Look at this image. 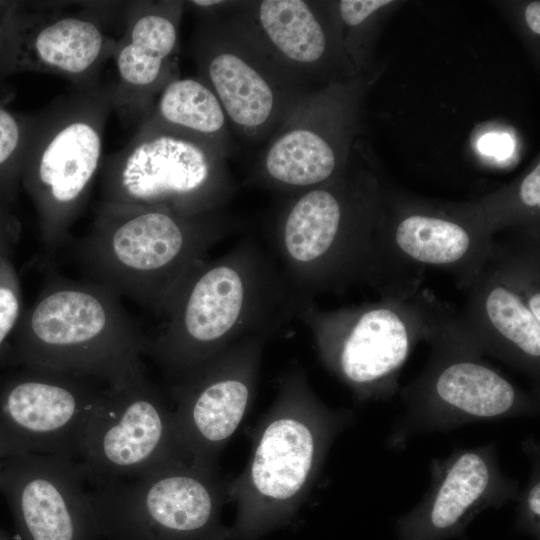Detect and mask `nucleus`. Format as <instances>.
Masks as SVG:
<instances>
[{
    "instance_id": "obj_1",
    "label": "nucleus",
    "mask_w": 540,
    "mask_h": 540,
    "mask_svg": "<svg viewBox=\"0 0 540 540\" xmlns=\"http://www.w3.org/2000/svg\"><path fill=\"white\" fill-rule=\"evenodd\" d=\"M300 297L268 247L245 236L224 255L199 262L165 300L143 354L167 381L244 337L273 335L296 317Z\"/></svg>"
},
{
    "instance_id": "obj_2",
    "label": "nucleus",
    "mask_w": 540,
    "mask_h": 540,
    "mask_svg": "<svg viewBox=\"0 0 540 540\" xmlns=\"http://www.w3.org/2000/svg\"><path fill=\"white\" fill-rule=\"evenodd\" d=\"M351 417L324 405L301 367L281 375L272 405L252 431L248 463L227 484V502L236 506L230 540H257L293 520Z\"/></svg>"
},
{
    "instance_id": "obj_3",
    "label": "nucleus",
    "mask_w": 540,
    "mask_h": 540,
    "mask_svg": "<svg viewBox=\"0 0 540 540\" xmlns=\"http://www.w3.org/2000/svg\"><path fill=\"white\" fill-rule=\"evenodd\" d=\"M222 209L184 215L99 202L75 259L86 279L158 316L165 300L209 250L241 229Z\"/></svg>"
},
{
    "instance_id": "obj_4",
    "label": "nucleus",
    "mask_w": 540,
    "mask_h": 540,
    "mask_svg": "<svg viewBox=\"0 0 540 540\" xmlns=\"http://www.w3.org/2000/svg\"><path fill=\"white\" fill-rule=\"evenodd\" d=\"M121 297L90 280L55 277L24 309L8 364L117 385L144 371L145 334Z\"/></svg>"
},
{
    "instance_id": "obj_5",
    "label": "nucleus",
    "mask_w": 540,
    "mask_h": 540,
    "mask_svg": "<svg viewBox=\"0 0 540 540\" xmlns=\"http://www.w3.org/2000/svg\"><path fill=\"white\" fill-rule=\"evenodd\" d=\"M114 111L111 84L73 87L32 114L21 184L49 252L68 238L99 176L105 127Z\"/></svg>"
},
{
    "instance_id": "obj_6",
    "label": "nucleus",
    "mask_w": 540,
    "mask_h": 540,
    "mask_svg": "<svg viewBox=\"0 0 540 540\" xmlns=\"http://www.w3.org/2000/svg\"><path fill=\"white\" fill-rule=\"evenodd\" d=\"M227 157L209 140L142 120L123 148L103 157L100 201L184 215L222 209L233 193Z\"/></svg>"
},
{
    "instance_id": "obj_7",
    "label": "nucleus",
    "mask_w": 540,
    "mask_h": 540,
    "mask_svg": "<svg viewBox=\"0 0 540 540\" xmlns=\"http://www.w3.org/2000/svg\"><path fill=\"white\" fill-rule=\"evenodd\" d=\"M228 480L188 460L89 488L105 540H230L221 522Z\"/></svg>"
},
{
    "instance_id": "obj_8",
    "label": "nucleus",
    "mask_w": 540,
    "mask_h": 540,
    "mask_svg": "<svg viewBox=\"0 0 540 540\" xmlns=\"http://www.w3.org/2000/svg\"><path fill=\"white\" fill-rule=\"evenodd\" d=\"M232 2L215 15H197L191 55L231 133L248 144L266 143L306 93L228 12Z\"/></svg>"
},
{
    "instance_id": "obj_9",
    "label": "nucleus",
    "mask_w": 540,
    "mask_h": 540,
    "mask_svg": "<svg viewBox=\"0 0 540 540\" xmlns=\"http://www.w3.org/2000/svg\"><path fill=\"white\" fill-rule=\"evenodd\" d=\"M189 460L166 392L144 371L108 386L84 431L76 461L92 486L141 476Z\"/></svg>"
},
{
    "instance_id": "obj_10",
    "label": "nucleus",
    "mask_w": 540,
    "mask_h": 540,
    "mask_svg": "<svg viewBox=\"0 0 540 540\" xmlns=\"http://www.w3.org/2000/svg\"><path fill=\"white\" fill-rule=\"evenodd\" d=\"M127 2L18 1L0 59V76L41 72L65 78L73 87L99 85L118 37L110 33Z\"/></svg>"
},
{
    "instance_id": "obj_11",
    "label": "nucleus",
    "mask_w": 540,
    "mask_h": 540,
    "mask_svg": "<svg viewBox=\"0 0 540 540\" xmlns=\"http://www.w3.org/2000/svg\"><path fill=\"white\" fill-rule=\"evenodd\" d=\"M269 333L242 338L167 381L175 429L189 460L216 469L254 400Z\"/></svg>"
},
{
    "instance_id": "obj_12",
    "label": "nucleus",
    "mask_w": 540,
    "mask_h": 540,
    "mask_svg": "<svg viewBox=\"0 0 540 540\" xmlns=\"http://www.w3.org/2000/svg\"><path fill=\"white\" fill-rule=\"evenodd\" d=\"M0 374V449L76 460L87 423L108 385L61 371L19 366Z\"/></svg>"
},
{
    "instance_id": "obj_13",
    "label": "nucleus",
    "mask_w": 540,
    "mask_h": 540,
    "mask_svg": "<svg viewBox=\"0 0 540 540\" xmlns=\"http://www.w3.org/2000/svg\"><path fill=\"white\" fill-rule=\"evenodd\" d=\"M86 484L71 458L22 454L0 461V492L18 540H100Z\"/></svg>"
},
{
    "instance_id": "obj_14",
    "label": "nucleus",
    "mask_w": 540,
    "mask_h": 540,
    "mask_svg": "<svg viewBox=\"0 0 540 540\" xmlns=\"http://www.w3.org/2000/svg\"><path fill=\"white\" fill-rule=\"evenodd\" d=\"M185 2L127 1L116 41L114 111L124 124L140 122L162 89L179 76V31Z\"/></svg>"
},
{
    "instance_id": "obj_15",
    "label": "nucleus",
    "mask_w": 540,
    "mask_h": 540,
    "mask_svg": "<svg viewBox=\"0 0 540 540\" xmlns=\"http://www.w3.org/2000/svg\"><path fill=\"white\" fill-rule=\"evenodd\" d=\"M536 414V405L524 401L500 374L478 363L460 361L439 373L429 399L412 404L403 413L389 442L396 447L419 432Z\"/></svg>"
},
{
    "instance_id": "obj_16",
    "label": "nucleus",
    "mask_w": 540,
    "mask_h": 540,
    "mask_svg": "<svg viewBox=\"0 0 540 540\" xmlns=\"http://www.w3.org/2000/svg\"><path fill=\"white\" fill-rule=\"evenodd\" d=\"M419 512L434 530L453 528L482 507L518 497L519 482L501 469L494 444L455 450L433 460Z\"/></svg>"
},
{
    "instance_id": "obj_17",
    "label": "nucleus",
    "mask_w": 540,
    "mask_h": 540,
    "mask_svg": "<svg viewBox=\"0 0 540 540\" xmlns=\"http://www.w3.org/2000/svg\"><path fill=\"white\" fill-rule=\"evenodd\" d=\"M228 12L302 85L327 52L326 30L308 1H233Z\"/></svg>"
},
{
    "instance_id": "obj_18",
    "label": "nucleus",
    "mask_w": 540,
    "mask_h": 540,
    "mask_svg": "<svg viewBox=\"0 0 540 540\" xmlns=\"http://www.w3.org/2000/svg\"><path fill=\"white\" fill-rule=\"evenodd\" d=\"M341 337H319L325 360L360 397L392 375L408 356V332L389 309H373L358 316Z\"/></svg>"
},
{
    "instance_id": "obj_19",
    "label": "nucleus",
    "mask_w": 540,
    "mask_h": 540,
    "mask_svg": "<svg viewBox=\"0 0 540 540\" xmlns=\"http://www.w3.org/2000/svg\"><path fill=\"white\" fill-rule=\"evenodd\" d=\"M142 120L204 138L227 156L231 153L232 133L225 112L198 76L171 80Z\"/></svg>"
},
{
    "instance_id": "obj_20",
    "label": "nucleus",
    "mask_w": 540,
    "mask_h": 540,
    "mask_svg": "<svg viewBox=\"0 0 540 540\" xmlns=\"http://www.w3.org/2000/svg\"><path fill=\"white\" fill-rule=\"evenodd\" d=\"M399 247L412 258L431 264L459 260L468 250L470 237L459 225L427 216H410L396 231Z\"/></svg>"
},
{
    "instance_id": "obj_21",
    "label": "nucleus",
    "mask_w": 540,
    "mask_h": 540,
    "mask_svg": "<svg viewBox=\"0 0 540 540\" xmlns=\"http://www.w3.org/2000/svg\"><path fill=\"white\" fill-rule=\"evenodd\" d=\"M486 310L494 327L507 340L528 357H539L540 322L515 294L496 287L487 297Z\"/></svg>"
},
{
    "instance_id": "obj_22",
    "label": "nucleus",
    "mask_w": 540,
    "mask_h": 540,
    "mask_svg": "<svg viewBox=\"0 0 540 540\" xmlns=\"http://www.w3.org/2000/svg\"><path fill=\"white\" fill-rule=\"evenodd\" d=\"M32 114L7 109L0 101V203L8 205L17 196Z\"/></svg>"
},
{
    "instance_id": "obj_23",
    "label": "nucleus",
    "mask_w": 540,
    "mask_h": 540,
    "mask_svg": "<svg viewBox=\"0 0 540 540\" xmlns=\"http://www.w3.org/2000/svg\"><path fill=\"white\" fill-rule=\"evenodd\" d=\"M10 254H0V366L8 363L12 339L24 311L21 284Z\"/></svg>"
},
{
    "instance_id": "obj_24",
    "label": "nucleus",
    "mask_w": 540,
    "mask_h": 540,
    "mask_svg": "<svg viewBox=\"0 0 540 540\" xmlns=\"http://www.w3.org/2000/svg\"><path fill=\"white\" fill-rule=\"evenodd\" d=\"M389 3L390 0H342L339 2V15L345 25L354 27Z\"/></svg>"
},
{
    "instance_id": "obj_25",
    "label": "nucleus",
    "mask_w": 540,
    "mask_h": 540,
    "mask_svg": "<svg viewBox=\"0 0 540 540\" xmlns=\"http://www.w3.org/2000/svg\"><path fill=\"white\" fill-rule=\"evenodd\" d=\"M20 232V224L6 205L0 203V254L11 253Z\"/></svg>"
},
{
    "instance_id": "obj_26",
    "label": "nucleus",
    "mask_w": 540,
    "mask_h": 540,
    "mask_svg": "<svg viewBox=\"0 0 540 540\" xmlns=\"http://www.w3.org/2000/svg\"><path fill=\"white\" fill-rule=\"evenodd\" d=\"M512 148V141L506 135L489 134L479 141V150L481 152L500 158L510 155Z\"/></svg>"
},
{
    "instance_id": "obj_27",
    "label": "nucleus",
    "mask_w": 540,
    "mask_h": 540,
    "mask_svg": "<svg viewBox=\"0 0 540 540\" xmlns=\"http://www.w3.org/2000/svg\"><path fill=\"white\" fill-rule=\"evenodd\" d=\"M522 201L530 207L540 205V166L525 177L520 187Z\"/></svg>"
},
{
    "instance_id": "obj_28",
    "label": "nucleus",
    "mask_w": 540,
    "mask_h": 540,
    "mask_svg": "<svg viewBox=\"0 0 540 540\" xmlns=\"http://www.w3.org/2000/svg\"><path fill=\"white\" fill-rule=\"evenodd\" d=\"M18 1L0 0V59L8 38Z\"/></svg>"
},
{
    "instance_id": "obj_29",
    "label": "nucleus",
    "mask_w": 540,
    "mask_h": 540,
    "mask_svg": "<svg viewBox=\"0 0 540 540\" xmlns=\"http://www.w3.org/2000/svg\"><path fill=\"white\" fill-rule=\"evenodd\" d=\"M525 17H526V21L530 29L534 33L540 34V2L539 1L532 2L527 6Z\"/></svg>"
},
{
    "instance_id": "obj_30",
    "label": "nucleus",
    "mask_w": 540,
    "mask_h": 540,
    "mask_svg": "<svg viewBox=\"0 0 540 540\" xmlns=\"http://www.w3.org/2000/svg\"><path fill=\"white\" fill-rule=\"evenodd\" d=\"M528 310L533 315V317L540 322V294H534L529 300Z\"/></svg>"
},
{
    "instance_id": "obj_31",
    "label": "nucleus",
    "mask_w": 540,
    "mask_h": 540,
    "mask_svg": "<svg viewBox=\"0 0 540 540\" xmlns=\"http://www.w3.org/2000/svg\"><path fill=\"white\" fill-rule=\"evenodd\" d=\"M0 540H12V539L0 530Z\"/></svg>"
},
{
    "instance_id": "obj_32",
    "label": "nucleus",
    "mask_w": 540,
    "mask_h": 540,
    "mask_svg": "<svg viewBox=\"0 0 540 540\" xmlns=\"http://www.w3.org/2000/svg\"><path fill=\"white\" fill-rule=\"evenodd\" d=\"M3 458H5V455H4V453L2 452V450L0 449V461H1V459H3Z\"/></svg>"
}]
</instances>
